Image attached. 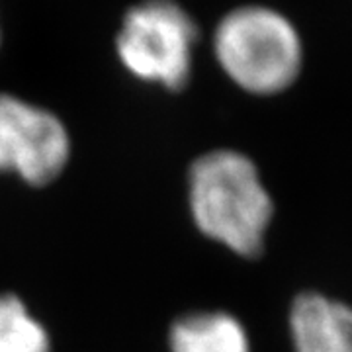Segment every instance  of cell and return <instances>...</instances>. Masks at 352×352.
<instances>
[{
  "label": "cell",
  "mask_w": 352,
  "mask_h": 352,
  "mask_svg": "<svg viewBox=\"0 0 352 352\" xmlns=\"http://www.w3.org/2000/svg\"><path fill=\"white\" fill-rule=\"evenodd\" d=\"M190 210L206 237L243 258L264 251L274 200L251 157L215 149L198 157L188 173Z\"/></svg>",
  "instance_id": "6da1fadb"
},
{
  "label": "cell",
  "mask_w": 352,
  "mask_h": 352,
  "mask_svg": "<svg viewBox=\"0 0 352 352\" xmlns=\"http://www.w3.org/2000/svg\"><path fill=\"white\" fill-rule=\"evenodd\" d=\"M214 55L229 80L254 96H278L289 90L305 63L298 25L264 4L237 6L217 22Z\"/></svg>",
  "instance_id": "7a4b0ae2"
},
{
  "label": "cell",
  "mask_w": 352,
  "mask_h": 352,
  "mask_svg": "<svg viewBox=\"0 0 352 352\" xmlns=\"http://www.w3.org/2000/svg\"><path fill=\"white\" fill-rule=\"evenodd\" d=\"M196 38L194 20L175 0H143L127 10L116 50L133 76L180 90L190 78Z\"/></svg>",
  "instance_id": "3957f363"
},
{
  "label": "cell",
  "mask_w": 352,
  "mask_h": 352,
  "mask_svg": "<svg viewBox=\"0 0 352 352\" xmlns=\"http://www.w3.org/2000/svg\"><path fill=\"white\" fill-rule=\"evenodd\" d=\"M71 141L57 116L10 94H0V170L43 186L63 173Z\"/></svg>",
  "instance_id": "277c9868"
},
{
  "label": "cell",
  "mask_w": 352,
  "mask_h": 352,
  "mask_svg": "<svg viewBox=\"0 0 352 352\" xmlns=\"http://www.w3.org/2000/svg\"><path fill=\"white\" fill-rule=\"evenodd\" d=\"M292 352H352V305L323 292H300L288 311Z\"/></svg>",
  "instance_id": "5b68a950"
},
{
  "label": "cell",
  "mask_w": 352,
  "mask_h": 352,
  "mask_svg": "<svg viewBox=\"0 0 352 352\" xmlns=\"http://www.w3.org/2000/svg\"><path fill=\"white\" fill-rule=\"evenodd\" d=\"M173 352H251V339L237 317L201 311L178 319L170 331Z\"/></svg>",
  "instance_id": "8992f818"
},
{
  "label": "cell",
  "mask_w": 352,
  "mask_h": 352,
  "mask_svg": "<svg viewBox=\"0 0 352 352\" xmlns=\"http://www.w3.org/2000/svg\"><path fill=\"white\" fill-rule=\"evenodd\" d=\"M0 352H50L47 331L16 296H0Z\"/></svg>",
  "instance_id": "52a82bcc"
}]
</instances>
